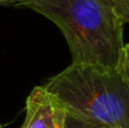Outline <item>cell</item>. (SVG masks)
Instances as JSON below:
<instances>
[{"instance_id":"obj_1","label":"cell","mask_w":129,"mask_h":128,"mask_svg":"<svg viewBox=\"0 0 129 128\" xmlns=\"http://www.w3.org/2000/svg\"><path fill=\"white\" fill-rule=\"evenodd\" d=\"M15 7L36 11L60 28L73 65L114 70L126 24L116 0H26Z\"/></svg>"},{"instance_id":"obj_2","label":"cell","mask_w":129,"mask_h":128,"mask_svg":"<svg viewBox=\"0 0 129 128\" xmlns=\"http://www.w3.org/2000/svg\"><path fill=\"white\" fill-rule=\"evenodd\" d=\"M44 86L73 117L129 128V86L114 70L71 63Z\"/></svg>"},{"instance_id":"obj_3","label":"cell","mask_w":129,"mask_h":128,"mask_svg":"<svg viewBox=\"0 0 129 128\" xmlns=\"http://www.w3.org/2000/svg\"><path fill=\"white\" fill-rule=\"evenodd\" d=\"M26 116L20 128H64L68 112L44 85L35 86L26 99Z\"/></svg>"},{"instance_id":"obj_4","label":"cell","mask_w":129,"mask_h":128,"mask_svg":"<svg viewBox=\"0 0 129 128\" xmlns=\"http://www.w3.org/2000/svg\"><path fill=\"white\" fill-rule=\"evenodd\" d=\"M114 72L119 75L123 83L129 86V43L123 44L121 48Z\"/></svg>"},{"instance_id":"obj_5","label":"cell","mask_w":129,"mask_h":128,"mask_svg":"<svg viewBox=\"0 0 129 128\" xmlns=\"http://www.w3.org/2000/svg\"><path fill=\"white\" fill-rule=\"evenodd\" d=\"M64 128H109V127L98 124V122L84 120L80 119V118H76L68 115L66 119V124H64Z\"/></svg>"},{"instance_id":"obj_6","label":"cell","mask_w":129,"mask_h":128,"mask_svg":"<svg viewBox=\"0 0 129 128\" xmlns=\"http://www.w3.org/2000/svg\"><path fill=\"white\" fill-rule=\"evenodd\" d=\"M120 10L126 18V23H129V0H116Z\"/></svg>"},{"instance_id":"obj_7","label":"cell","mask_w":129,"mask_h":128,"mask_svg":"<svg viewBox=\"0 0 129 128\" xmlns=\"http://www.w3.org/2000/svg\"><path fill=\"white\" fill-rule=\"evenodd\" d=\"M26 0H0V6H15Z\"/></svg>"},{"instance_id":"obj_8","label":"cell","mask_w":129,"mask_h":128,"mask_svg":"<svg viewBox=\"0 0 129 128\" xmlns=\"http://www.w3.org/2000/svg\"><path fill=\"white\" fill-rule=\"evenodd\" d=\"M0 128H1V126H0Z\"/></svg>"}]
</instances>
